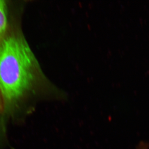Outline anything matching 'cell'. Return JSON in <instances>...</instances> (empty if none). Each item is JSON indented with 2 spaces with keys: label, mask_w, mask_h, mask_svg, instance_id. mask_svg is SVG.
I'll return each mask as SVG.
<instances>
[{
  "label": "cell",
  "mask_w": 149,
  "mask_h": 149,
  "mask_svg": "<svg viewBox=\"0 0 149 149\" xmlns=\"http://www.w3.org/2000/svg\"><path fill=\"white\" fill-rule=\"evenodd\" d=\"M149 144L146 142L142 141L139 143L136 149H149Z\"/></svg>",
  "instance_id": "cell-3"
},
{
  "label": "cell",
  "mask_w": 149,
  "mask_h": 149,
  "mask_svg": "<svg viewBox=\"0 0 149 149\" xmlns=\"http://www.w3.org/2000/svg\"><path fill=\"white\" fill-rule=\"evenodd\" d=\"M23 34L10 26L0 43V134L42 77Z\"/></svg>",
  "instance_id": "cell-1"
},
{
  "label": "cell",
  "mask_w": 149,
  "mask_h": 149,
  "mask_svg": "<svg viewBox=\"0 0 149 149\" xmlns=\"http://www.w3.org/2000/svg\"><path fill=\"white\" fill-rule=\"evenodd\" d=\"M6 1L0 0V43L8 31V7Z\"/></svg>",
  "instance_id": "cell-2"
}]
</instances>
